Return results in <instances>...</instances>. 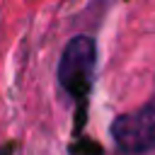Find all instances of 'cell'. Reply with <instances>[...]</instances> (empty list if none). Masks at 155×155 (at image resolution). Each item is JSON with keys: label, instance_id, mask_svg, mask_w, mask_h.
<instances>
[{"label": "cell", "instance_id": "cell-2", "mask_svg": "<svg viewBox=\"0 0 155 155\" xmlns=\"http://www.w3.org/2000/svg\"><path fill=\"white\" fill-rule=\"evenodd\" d=\"M111 138L124 155H145L155 150V97L143 107L116 116L111 121Z\"/></svg>", "mask_w": 155, "mask_h": 155}, {"label": "cell", "instance_id": "cell-1", "mask_svg": "<svg viewBox=\"0 0 155 155\" xmlns=\"http://www.w3.org/2000/svg\"><path fill=\"white\" fill-rule=\"evenodd\" d=\"M94 65H97V46L94 39L87 34H78L73 36L58 61V85L61 90L75 99V102H85L92 82H94Z\"/></svg>", "mask_w": 155, "mask_h": 155}]
</instances>
